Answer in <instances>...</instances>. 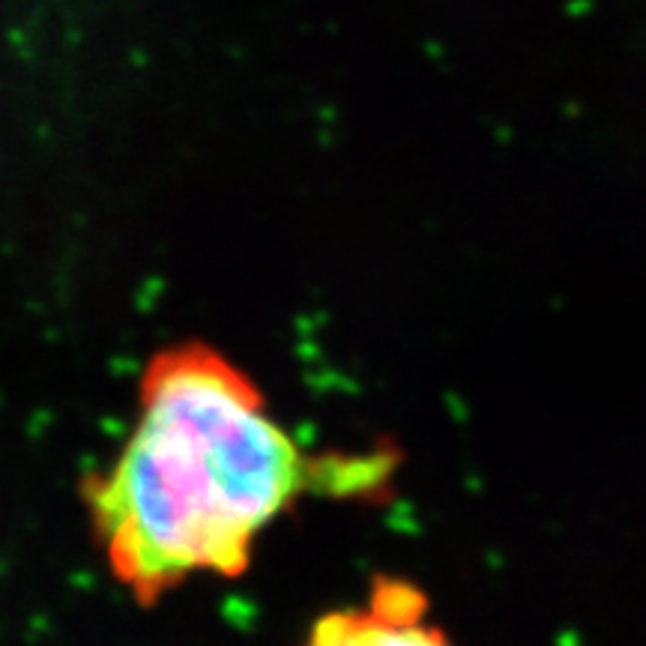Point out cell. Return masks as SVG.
Listing matches in <instances>:
<instances>
[{"label": "cell", "instance_id": "obj_2", "mask_svg": "<svg viewBox=\"0 0 646 646\" xmlns=\"http://www.w3.org/2000/svg\"><path fill=\"white\" fill-rule=\"evenodd\" d=\"M428 596L401 578H377L365 605L321 617L303 646H452L428 623Z\"/></svg>", "mask_w": 646, "mask_h": 646}, {"label": "cell", "instance_id": "obj_1", "mask_svg": "<svg viewBox=\"0 0 646 646\" xmlns=\"http://www.w3.org/2000/svg\"><path fill=\"white\" fill-rule=\"evenodd\" d=\"M321 467L240 365L180 341L150 356L132 434L84 506L111 575L150 608L189 578L246 575L264 527L321 482L362 491L386 473L380 458Z\"/></svg>", "mask_w": 646, "mask_h": 646}]
</instances>
